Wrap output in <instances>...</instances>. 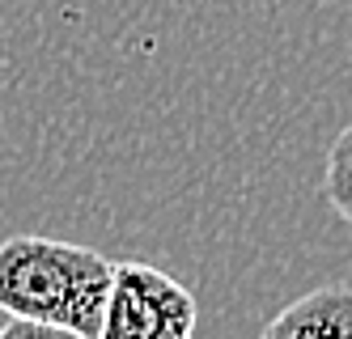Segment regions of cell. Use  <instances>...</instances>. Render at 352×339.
Here are the masks:
<instances>
[{
  "label": "cell",
  "instance_id": "5",
  "mask_svg": "<svg viewBox=\"0 0 352 339\" xmlns=\"http://www.w3.org/2000/svg\"><path fill=\"white\" fill-rule=\"evenodd\" d=\"M0 339H85L68 327H52V322H34V318H9L0 327Z\"/></svg>",
  "mask_w": 352,
  "mask_h": 339
},
{
  "label": "cell",
  "instance_id": "2",
  "mask_svg": "<svg viewBox=\"0 0 352 339\" xmlns=\"http://www.w3.org/2000/svg\"><path fill=\"white\" fill-rule=\"evenodd\" d=\"M199 305L153 263H115L98 339H195Z\"/></svg>",
  "mask_w": 352,
  "mask_h": 339
},
{
  "label": "cell",
  "instance_id": "4",
  "mask_svg": "<svg viewBox=\"0 0 352 339\" xmlns=\"http://www.w3.org/2000/svg\"><path fill=\"white\" fill-rule=\"evenodd\" d=\"M327 199L352 225V123L327 149Z\"/></svg>",
  "mask_w": 352,
  "mask_h": 339
},
{
  "label": "cell",
  "instance_id": "1",
  "mask_svg": "<svg viewBox=\"0 0 352 339\" xmlns=\"http://www.w3.org/2000/svg\"><path fill=\"white\" fill-rule=\"evenodd\" d=\"M111 276L115 263L94 246L38 233H17L0 242V309L9 318H34L98 339Z\"/></svg>",
  "mask_w": 352,
  "mask_h": 339
},
{
  "label": "cell",
  "instance_id": "3",
  "mask_svg": "<svg viewBox=\"0 0 352 339\" xmlns=\"http://www.w3.org/2000/svg\"><path fill=\"white\" fill-rule=\"evenodd\" d=\"M259 339H352V289L322 284L301 293L259 331Z\"/></svg>",
  "mask_w": 352,
  "mask_h": 339
}]
</instances>
